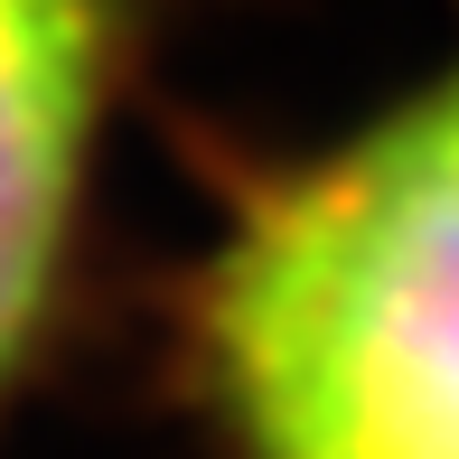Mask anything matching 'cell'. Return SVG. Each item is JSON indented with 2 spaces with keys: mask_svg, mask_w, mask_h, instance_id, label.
Segmentation results:
<instances>
[{
  "mask_svg": "<svg viewBox=\"0 0 459 459\" xmlns=\"http://www.w3.org/2000/svg\"><path fill=\"white\" fill-rule=\"evenodd\" d=\"M178 375L225 459H459V56L235 187Z\"/></svg>",
  "mask_w": 459,
  "mask_h": 459,
  "instance_id": "6da1fadb",
  "label": "cell"
},
{
  "mask_svg": "<svg viewBox=\"0 0 459 459\" xmlns=\"http://www.w3.org/2000/svg\"><path fill=\"white\" fill-rule=\"evenodd\" d=\"M151 0H0V412L48 357Z\"/></svg>",
  "mask_w": 459,
  "mask_h": 459,
  "instance_id": "7a4b0ae2",
  "label": "cell"
}]
</instances>
